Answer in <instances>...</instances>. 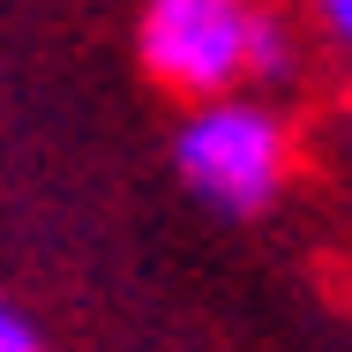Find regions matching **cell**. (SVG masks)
Segmentation results:
<instances>
[{
	"label": "cell",
	"instance_id": "3957f363",
	"mask_svg": "<svg viewBox=\"0 0 352 352\" xmlns=\"http://www.w3.org/2000/svg\"><path fill=\"white\" fill-rule=\"evenodd\" d=\"M315 8V23H322V38L338 45V53H352V0H307Z\"/></svg>",
	"mask_w": 352,
	"mask_h": 352
},
{
	"label": "cell",
	"instance_id": "6da1fadb",
	"mask_svg": "<svg viewBox=\"0 0 352 352\" xmlns=\"http://www.w3.org/2000/svg\"><path fill=\"white\" fill-rule=\"evenodd\" d=\"M135 53L157 90L180 105L232 98V90H278L300 68L292 23L270 0H142Z\"/></svg>",
	"mask_w": 352,
	"mask_h": 352
},
{
	"label": "cell",
	"instance_id": "7a4b0ae2",
	"mask_svg": "<svg viewBox=\"0 0 352 352\" xmlns=\"http://www.w3.org/2000/svg\"><path fill=\"white\" fill-rule=\"evenodd\" d=\"M173 165L188 180V195H203L225 217H263L292 180V120L263 90H232L203 98L180 113Z\"/></svg>",
	"mask_w": 352,
	"mask_h": 352
},
{
	"label": "cell",
	"instance_id": "277c9868",
	"mask_svg": "<svg viewBox=\"0 0 352 352\" xmlns=\"http://www.w3.org/2000/svg\"><path fill=\"white\" fill-rule=\"evenodd\" d=\"M0 352H45V345H38V330H30L8 300H0Z\"/></svg>",
	"mask_w": 352,
	"mask_h": 352
}]
</instances>
